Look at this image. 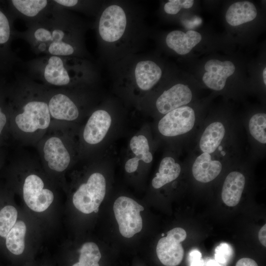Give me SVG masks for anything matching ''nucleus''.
Wrapping results in <instances>:
<instances>
[{
  "label": "nucleus",
  "mask_w": 266,
  "mask_h": 266,
  "mask_svg": "<svg viewBox=\"0 0 266 266\" xmlns=\"http://www.w3.org/2000/svg\"><path fill=\"white\" fill-rule=\"evenodd\" d=\"M257 11L254 4L248 1H238L232 4L226 14L228 23L236 26L254 20Z\"/></svg>",
  "instance_id": "a211bd4d"
},
{
  "label": "nucleus",
  "mask_w": 266,
  "mask_h": 266,
  "mask_svg": "<svg viewBox=\"0 0 266 266\" xmlns=\"http://www.w3.org/2000/svg\"><path fill=\"white\" fill-rule=\"evenodd\" d=\"M11 1L18 11L29 17L36 15L47 3L45 0H12Z\"/></svg>",
  "instance_id": "a878e982"
},
{
  "label": "nucleus",
  "mask_w": 266,
  "mask_h": 266,
  "mask_svg": "<svg viewBox=\"0 0 266 266\" xmlns=\"http://www.w3.org/2000/svg\"><path fill=\"white\" fill-rule=\"evenodd\" d=\"M43 157L48 167L57 172H62L68 166L70 156L62 139L52 136L46 139L43 146Z\"/></svg>",
  "instance_id": "6e6552de"
},
{
  "label": "nucleus",
  "mask_w": 266,
  "mask_h": 266,
  "mask_svg": "<svg viewBox=\"0 0 266 266\" xmlns=\"http://www.w3.org/2000/svg\"><path fill=\"white\" fill-rule=\"evenodd\" d=\"M111 117L104 110L94 112L87 121L83 131V138L89 144H96L101 141L111 124Z\"/></svg>",
  "instance_id": "9b49d317"
},
{
  "label": "nucleus",
  "mask_w": 266,
  "mask_h": 266,
  "mask_svg": "<svg viewBox=\"0 0 266 266\" xmlns=\"http://www.w3.org/2000/svg\"><path fill=\"white\" fill-rule=\"evenodd\" d=\"M204 69V83L211 89L220 91L224 88L227 79L234 73L235 68L231 61L213 59L205 63Z\"/></svg>",
  "instance_id": "1a4fd4ad"
},
{
  "label": "nucleus",
  "mask_w": 266,
  "mask_h": 266,
  "mask_svg": "<svg viewBox=\"0 0 266 266\" xmlns=\"http://www.w3.org/2000/svg\"><path fill=\"white\" fill-rule=\"evenodd\" d=\"M38 48L40 50L43 51L45 48V44L44 43L40 44Z\"/></svg>",
  "instance_id": "ea45409f"
},
{
  "label": "nucleus",
  "mask_w": 266,
  "mask_h": 266,
  "mask_svg": "<svg viewBox=\"0 0 266 266\" xmlns=\"http://www.w3.org/2000/svg\"><path fill=\"white\" fill-rule=\"evenodd\" d=\"M34 35L36 39L39 41L52 40V34L49 31L44 28L36 30Z\"/></svg>",
  "instance_id": "2f4dec72"
},
{
  "label": "nucleus",
  "mask_w": 266,
  "mask_h": 266,
  "mask_svg": "<svg viewBox=\"0 0 266 266\" xmlns=\"http://www.w3.org/2000/svg\"><path fill=\"white\" fill-rule=\"evenodd\" d=\"M18 212L13 206L6 205L0 210V237L5 238L17 222Z\"/></svg>",
  "instance_id": "b1692460"
},
{
  "label": "nucleus",
  "mask_w": 266,
  "mask_h": 266,
  "mask_svg": "<svg viewBox=\"0 0 266 266\" xmlns=\"http://www.w3.org/2000/svg\"><path fill=\"white\" fill-rule=\"evenodd\" d=\"M193 0H170L164 6V10L169 14H177L181 8H190L193 4Z\"/></svg>",
  "instance_id": "cd10ccee"
},
{
  "label": "nucleus",
  "mask_w": 266,
  "mask_h": 266,
  "mask_svg": "<svg viewBox=\"0 0 266 266\" xmlns=\"http://www.w3.org/2000/svg\"><path fill=\"white\" fill-rule=\"evenodd\" d=\"M144 207L133 199L121 196L113 204V211L122 236L131 238L140 232L142 228L140 212Z\"/></svg>",
  "instance_id": "f03ea898"
},
{
  "label": "nucleus",
  "mask_w": 266,
  "mask_h": 266,
  "mask_svg": "<svg viewBox=\"0 0 266 266\" xmlns=\"http://www.w3.org/2000/svg\"><path fill=\"white\" fill-rule=\"evenodd\" d=\"M10 36V27L6 16L0 10V44L6 42Z\"/></svg>",
  "instance_id": "c756f323"
},
{
  "label": "nucleus",
  "mask_w": 266,
  "mask_h": 266,
  "mask_svg": "<svg viewBox=\"0 0 266 266\" xmlns=\"http://www.w3.org/2000/svg\"><path fill=\"white\" fill-rule=\"evenodd\" d=\"M192 93L189 88L182 84H177L165 91L156 100V107L163 114L189 103Z\"/></svg>",
  "instance_id": "9d476101"
},
{
  "label": "nucleus",
  "mask_w": 266,
  "mask_h": 266,
  "mask_svg": "<svg viewBox=\"0 0 266 266\" xmlns=\"http://www.w3.org/2000/svg\"><path fill=\"white\" fill-rule=\"evenodd\" d=\"M44 77L49 83L58 86L67 85L70 81L68 73L60 57L52 56L44 69Z\"/></svg>",
  "instance_id": "412c9836"
},
{
  "label": "nucleus",
  "mask_w": 266,
  "mask_h": 266,
  "mask_svg": "<svg viewBox=\"0 0 266 266\" xmlns=\"http://www.w3.org/2000/svg\"><path fill=\"white\" fill-rule=\"evenodd\" d=\"M23 112L14 119L16 127L21 131L33 133L38 130L47 129L51 122L48 105L41 101H31L23 107Z\"/></svg>",
  "instance_id": "7ed1b4c3"
},
{
  "label": "nucleus",
  "mask_w": 266,
  "mask_h": 266,
  "mask_svg": "<svg viewBox=\"0 0 266 266\" xmlns=\"http://www.w3.org/2000/svg\"><path fill=\"white\" fill-rule=\"evenodd\" d=\"M44 186L43 181L36 174H30L25 179L23 198L27 206L35 212L45 211L54 200L53 192Z\"/></svg>",
  "instance_id": "423d86ee"
},
{
  "label": "nucleus",
  "mask_w": 266,
  "mask_h": 266,
  "mask_svg": "<svg viewBox=\"0 0 266 266\" xmlns=\"http://www.w3.org/2000/svg\"><path fill=\"white\" fill-rule=\"evenodd\" d=\"M266 225H264L260 230L258 233V237L260 242L261 244L264 246H266Z\"/></svg>",
  "instance_id": "c9c22d12"
},
{
  "label": "nucleus",
  "mask_w": 266,
  "mask_h": 266,
  "mask_svg": "<svg viewBox=\"0 0 266 266\" xmlns=\"http://www.w3.org/2000/svg\"><path fill=\"white\" fill-rule=\"evenodd\" d=\"M235 266H258L257 263L253 259L243 258L239 260Z\"/></svg>",
  "instance_id": "473e14b6"
},
{
  "label": "nucleus",
  "mask_w": 266,
  "mask_h": 266,
  "mask_svg": "<svg viewBox=\"0 0 266 266\" xmlns=\"http://www.w3.org/2000/svg\"><path fill=\"white\" fill-rule=\"evenodd\" d=\"M135 78L138 87L143 91L151 89L162 76L161 68L154 62H139L135 68Z\"/></svg>",
  "instance_id": "dca6fc26"
},
{
  "label": "nucleus",
  "mask_w": 266,
  "mask_h": 266,
  "mask_svg": "<svg viewBox=\"0 0 266 266\" xmlns=\"http://www.w3.org/2000/svg\"><path fill=\"white\" fill-rule=\"evenodd\" d=\"M195 122L193 109L188 106H183L165 114L160 120L158 127L162 135L175 136L191 131Z\"/></svg>",
  "instance_id": "39448f33"
},
{
  "label": "nucleus",
  "mask_w": 266,
  "mask_h": 266,
  "mask_svg": "<svg viewBox=\"0 0 266 266\" xmlns=\"http://www.w3.org/2000/svg\"><path fill=\"white\" fill-rule=\"evenodd\" d=\"M64 36V32L60 30H55L52 33V40L54 42H60Z\"/></svg>",
  "instance_id": "f704fd0d"
},
{
  "label": "nucleus",
  "mask_w": 266,
  "mask_h": 266,
  "mask_svg": "<svg viewBox=\"0 0 266 266\" xmlns=\"http://www.w3.org/2000/svg\"><path fill=\"white\" fill-rule=\"evenodd\" d=\"M181 172V166L173 158L166 157L162 159L159 171L152 181V186L159 189L176 179Z\"/></svg>",
  "instance_id": "aec40b11"
},
{
  "label": "nucleus",
  "mask_w": 266,
  "mask_h": 266,
  "mask_svg": "<svg viewBox=\"0 0 266 266\" xmlns=\"http://www.w3.org/2000/svg\"><path fill=\"white\" fill-rule=\"evenodd\" d=\"M222 164L217 160H212L210 154L203 153L198 156L192 166V173L198 181L207 183L214 180L220 174Z\"/></svg>",
  "instance_id": "f8f14e48"
},
{
  "label": "nucleus",
  "mask_w": 266,
  "mask_h": 266,
  "mask_svg": "<svg viewBox=\"0 0 266 266\" xmlns=\"http://www.w3.org/2000/svg\"><path fill=\"white\" fill-rule=\"evenodd\" d=\"M48 105L51 117L55 119L73 121L79 116L76 105L64 94H58L53 96Z\"/></svg>",
  "instance_id": "4468645a"
},
{
  "label": "nucleus",
  "mask_w": 266,
  "mask_h": 266,
  "mask_svg": "<svg viewBox=\"0 0 266 266\" xmlns=\"http://www.w3.org/2000/svg\"><path fill=\"white\" fill-rule=\"evenodd\" d=\"M7 122L6 115L0 107V135L6 128Z\"/></svg>",
  "instance_id": "72a5a7b5"
},
{
  "label": "nucleus",
  "mask_w": 266,
  "mask_h": 266,
  "mask_svg": "<svg viewBox=\"0 0 266 266\" xmlns=\"http://www.w3.org/2000/svg\"><path fill=\"white\" fill-rule=\"evenodd\" d=\"M26 230L25 223L22 221H18L5 238L6 247L12 254L19 255L23 253Z\"/></svg>",
  "instance_id": "4be33fe9"
},
{
  "label": "nucleus",
  "mask_w": 266,
  "mask_h": 266,
  "mask_svg": "<svg viewBox=\"0 0 266 266\" xmlns=\"http://www.w3.org/2000/svg\"><path fill=\"white\" fill-rule=\"evenodd\" d=\"M189 266H204L205 262L202 259V255L198 249L192 250L189 253Z\"/></svg>",
  "instance_id": "7c9ffc66"
},
{
  "label": "nucleus",
  "mask_w": 266,
  "mask_h": 266,
  "mask_svg": "<svg viewBox=\"0 0 266 266\" xmlns=\"http://www.w3.org/2000/svg\"><path fill=\"white\" fill-rule=\"evenodd\" d=\"M79 262L72 266H100L101 255L98 245L94 242L84 243L79 250Z\"/></svg>",
  "instance_id": "5701e85b"
},
{
  "label": "nucleus",
  "mask_w": 266,
  "mask_h": 266,
  "mask_svg": "<svg viewBox=\"0 0 266 266\" xmlns=\"http://www.w3.org/2000/svg\"><path fill=\"white\" fill-rule=\"evenodd\" d=\"M225 134V129L220 122H214L205 129L200 141V147L203 153L214 152L220 144Z\"/></svg>",
  "instance_id": "6ab92c4d"
},
{
  "label": "nucleus",
  "mask_w": 266,
  "mask_h": 266,
  "mask_svg": "<svg viewBox=\"0 0 266 266\" xmlns=\"http://www.w3.org/2000/svg\"><path fill=\"white\" fill-rule=\"evenodd\" d=\"M266 114L264 113L255 114L249 122V130L251 135L259 142L266 143Z\"/></svg>",
  "instance_id": "393cba45"
},
{
  "label": "nucleus",
  "mask_w": 266,
  "mask_h": 266,
  "mask_svg": "<svg viewBox=\"0 0 266 266\" xmlns=\"http://www.w3.org/2000/svg\"><path fill=\"white\" fill-rule=\"evenodd\" d=\"M49 52L54 55L67 56L74 52L73 47L69 44L64 42H53L49 46Z\"/></svg>",
  "instance_id": "c85d7f7f"
},
{
  "label": "nucleus",
  "mask_w": 266,
  "mask_h": 266,
  "mask_svg": "<svg viewBox=\"0 0 266 266\" xmlns=\"http://www.w3.org/2000/svg\"><path fill=\"white\" fill-rule=\"evenodd\" d=\"M130 147L135 157L129 159L125 165V170L132 173L136 170L139 161L150 163L153 160V156L149 151V146L147 138L143 135L133 136L130 140Z\"/></svg>",
  "instance_id": "f3484780"
},
{
  "label": "nucleus",
  "mask_w": 266,
  "mask_h": 266,
  "mask_svg": "<svg viewBox=\"0 0 266 266\" xmlns=\"http://www.w3.org/2000/svg\"><path fill=\"white\" fill-rule=\"evenodd\" d=\"M162 236H164V233H162Z\"/></svg>",
  "instance_id": "a19ab883"
},
{
  "label": "nucleus",
  "mask_w": 266,
  "mask_h": 266,
  "mask_svg": "<svg viewBox=\"0 0 266 266\" xmlns=\"http://www.w3.org/2000/svg\"><path fill=\"white\" fill-rule=\"evenodd\" d=\"M233 249L231 245L223 242L216 247L215 250V260L219 264L226 265L232 259Z\"/></svg>",
  "instance_id": "bb28decb"
},
{
  "label": "nucleus",
  "mask_w": 266,
  "mask_h": 266,
  "mask_svg": "<svg viewBox=\"0 0 266 266\" xmlns=\"http://www.w3.org/2000/svg\"><path fill=\"white\" fill-rule=\"evenodd\" d=\"M126 25L127 18L123 9L117 5L109 6L100 16L99 26L100 36L107 42L117 41L123 35Z\"/></svg>",
  "instance_id": "0eeeda50"
},
{
  "label": "nucleus",
  "mask_w": 266,
  "mask_h": 266,
  "mask_svg": "<svg viewBox=\"0 0 266 266\" xmlns=\"http://www.w3.org/2000/svg\"><path fill=\"white\" fill-rule=\"evenodd\" d=\"M201 40V34L196 31L190 30L185 33L175 30L168 33L166 41L168 47L177 54L185 55L190 52Z\"/></svg>",
  "instance_id": "ddd939ff"
},
{
  "label": "nucleus",
  "mask_w": 266,
  "mask_h": 266,
  "mask_svg": "<svg viewBox=\"0 0 266 266\" xmlns=\"http://www.w3.org/2000/svg\"><path fill=\"white\" fill-rule=\"evenodd\" d=\"M245 183L244 176L238 171L230 172L226 177L222 188V199L229 206H234L239 202Z\"/></svg>",
  "instance_id": "2eb2a0df"
},
{
  "label": "nucleus",
  "mask_w": 266,
  "mask_h": 266,
  "mask_svg": "<svg viewBox=\"0 0 266 266\" xmlns=\"http://www.w3.org/2000/svg\"><path fill=\"white\" fill-rule=\"evenodd\" d=\"M266 68H265L264 70H263V79H264V84L266 85Z\"/></svg>",
  "instance_id": "58836bf2"
},
{
  "label": "nucleus",
  "mask_w": 266,
  "mask_h": 266,
  "mask_svg": "<svg viewBox=\"0 0 266 266\" xmlns=\"http://www.w3.org/2000/svg\"><path fill=\"white\" fill-rule=\"evenodd\" d=\"M56 2L66 6H73L76 5L78 0H56Z\"/></svg>",
  "instance_id": "e433bc0d"
},
{
  "label": "nucleus",
  "mask_w": 266,
  "mask_h": 266,
  "mask_svg": "<svg viewBox=\"0 0 266 266\" xmlns=\"http://www.w3.org/2000/svg\"><path fill=\"white\" fill-rule=\"evenodd\" d=\"M106 192L104 177L99 172L92 173L86 183L82 184L73 194L72 202L80 212L90 214L99 206Z\"/></svg>",
  "instance_id": "f257e3e1"
},
{
  "label": "nucleus",
  "mask_w": 266,
  "mask_h": 266,
  "mask_svg": "<svg viewBox=\"0 0 266 266\" xmlns=\"http://www.w3.org/2000/svg\"><path fill=\"white\" fill-rule=\"evenodd\" d=\"M205 266H222L215 260H209L206 263Z\"/></svg>",
  "instance_id": "4c0bfd02"
},
{
  "label": "nucleus",
  "mask_w": 266,
  "mask_h": 266,
  "mask_svg": "<svg viewBox=\"0 0 266 266\" xmlns=\"http://www.w3.org/2000/svg\"><path fill=\"white\" fill-rule=\"evenodd\" d=\"M187 237L186 232L181 228H174L158 242L156 253L160 262L166 266H177L181 262L184 253L181 242Z\"/></svg>",
  "instance_id": "20e7f679"
}]
</instances>
